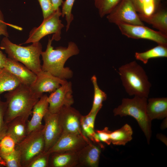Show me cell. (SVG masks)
I'll list each match as a JSON object with an SVG mask.
<instances>
[{
    "instance_id": "836d02e7",
    "label": "cell",
    "mask_w": 167,
    "mask_h": 167,
    "mask_svg": "<svg viewBox=\"0 0 167 167\" xmlns=\"http://www.w3.org/2000/svg\"><path fill=\"white\" fill-rule=\"evenodd\" d=\"M42 10L43 19L47 18L55 11L51 0H37Z\"/></svg>"
},
{
    "instance_id": "f546056e",
    "label": "cell",
    "mask_w": 167,
    "mask_h": 167,
    "mask_svg": "<svg viewBox=\"0 0 167 167\" xmlns=\"http://www.w3.org/2000/svg\"><path fill=\"white\" fill-rule=\"evenodd\" d=\"M50 154L44 151L33 158L26 167H48Z\"/></svg>"
},
{
    "instance_id": "ac0fdd59",
    "label": "cell",
    "mask_w": 167,
    "mask_h": 167,
    "mask_svg": "<svg viewBox=\"0 0 167 167\" xmlns=\"http://www.w3.org/2000/svg\"><path fill=\"white\" fill-rule=\"evenodd\" d=\"M140 20L151 25L159 31L167 35V11L160 7L149 14H138Z\"/></svg>"
},
{
    "instance_id": "d4e9b609",
    "label": "cell",
    "mask_w": 167,
    "mask_h": 167,
    "mask_svg": "<svg viewBox=\"0 0 167 167\" xmlns=\"http://www.w3.org/2000/svg\"><path fill=\"white\" fill-rule=\"evenodd\" d=\"M98 113L89 112L86 115H82L81 119V127L82 133L93 142L95 132L94 129V123Z\"/></svg>"
},
{
    "instance_id": "9a60e30c",
    "label": "cell",
    "mask_w": 167,
    "mask_h": 167,
    "mask_svg": "<svg viewBox=\"0 0 167 167\" xmlns=\"http://www.w3.org/2000/svg\"><path fill=\"white\" fill-rule=\"evenodd\" d=\"M102 146L90 141L78 152V167H98Z\"/></svg>"
},
{
    "instance_id": "52a82bcc",
    "label": "cell",
    "mask_w": 167,
    "mask_h": 167,
    "mask_svg": "<svg viewBox=\"0 0 167 167\" xmlns=\"http://www.w3.org/2000/svg\"><path fill=\"white\" fill-rule=\"evenodd\" d=\"M61 11L58 8L46 18L44 19L37 27L33 28L30 32L27 40L23 44L38 42L43 37L50 34H53V41H59L61 38V30L64 26L60 19Z\"/></svg>"
},
{
    "instance_id": "74e56055",
    "label": "cell",
    "mask_w": 167,
    "mask_h": 167,
    "mask_svg": "<svg viewBox=\"0 0 167 167\" xmlns=\"http://www.w3.org/2000/svg\"><path fill=\"white\" fill-rule=\"evenodd\" d=\"M51 1L55 11L60 8V6L62 5L63 2V0H51Z\"/></svg>"
},
{
    "instance_id": "4dcf8cb0",
    "label": "cell",
    "mask_w": 167,
    "mask_h": 167,
    "mask_svg": "<svg viewBox=\"0 0 167 167\" xmlns=\"http://www.w3.org/2000/svg\"><path fill=\"white\" fill-rule=\"evenodd\" d=\"M16 143L10 135H6L0 140V153L8 154L15 149Z\"/></svg>"
},
{
    "instance_id": "7c38bea8",
    "label": "cell",
    "mask_w": 167,
    "mask_h": 167,
    "mask_svg": "<svg viewBox=\"0 0 167 167\" xmlns=\"http://www.w3.org/2000/svg\"><path fill=\"white\" fill-rule=\"evenodd\" d=\"M36 75L35 80L29 88L33 93L40 97L44 93H51L67 82L66 80L62 79L42 71Z\"/></svg>"
},
{
    "instance_id": "ffe728a7",
    "label": "cell",
    "mask_w": 167,
    "mask_h": 167,
    "mask_svg": "<svg viewBox=\"0 0 167 167\" xmlns=\"http://www.w3.org/2000/svg\"><path fill=\"white\" fill-rule=\"evenodd\" d=\"M29 115L17 117L7 124L6 135L11 136L17 143L27 135V124Z\"/></svg>"
},
{
    "instance_id": "8992f818",
    "label": "cell",
    "mask_w": 167,
    "mask_h": 167,
    "mask_svg": "<svg viewBox=\"0 0 167 167\" xmlns=\"http://www.w3.org/2000/svg\"><path fill=\"white\" fill-rule=\"evenodd\" d=\"M45 146L43 125L16 144L15 148L19 153L22 167H26L33 158L44 151Z\"/></svg>"
},
{
    "instance_id": "8d00e7d4",
    "label": "cell",
    "mask_w": 167,
    "mask_h": 167,
    "mask_svg": "<svg viewBox=\"0 0 167 167\" xmlns=\"http://www.w3.org/2000/svg\"><path fill=\"white\" fill-rule=\"evenodd\" d=\"M7 58L6 55L0 50V71L4 68Z\"/></svg>"
},
{
    "instance_id": "f35d334b",
    "label": "cell",
    "mask_w": 167,
    "mask_h": 167,
    "mask_svg": "<svg viewBox=\"0 0 167 167\" xmlns=\"http://www.w3.org/2000/svg\"><path fill=\"white\" fill-rule=\"evenodd\" d=\"M154 7V11H155L157 10L160 7V3L161 0H152Z\"/></svg>"
},
{
    "instance_id": "2e32d148",
    "label": "cell",
    "mask_w": 167,
    "mask_h": 167,
    "mask_svg": "<svg viewBox=\"0 0 167 167\" xmlns=\"http://www.w3.org/2000/svg\"><path fill=\"white\" fill-rule=\"evenodd\" d=\"M4 68L12 74L21 84L30 87L37 75L22 63L7 58Z\"/></svg>"
},
{
    "instance_id": "83f0119b",
    "label": "cell",
    "mask_w": 167,
    "mask_h": 167,
    "mask_svg": "<svg viewBox=\"0 0 167 167\" xmlns=\"http://www.w3.org/2000/svg\"><path fill=\"white\" fill-rule=\"evenodd\" d=\"M0 156L4 161L5 166L7 167H22L19 151L16 149L8 154L0 153Z\"/></svg>"
},
{
    "instance_id": "1f68e13d",
    "label": "cell",
    "mask_w": 167,
    "mask_h": 167,
    "mask_svg": "<svg viewBox=\"0 0 167 167\" xmlns=\"http://www.w3.org/2000/svg\"><path fill=\"white\" fill-rule=\"evenodd\" d=\"M111 131L107 127L101 130L96 131L93 137L94 143H99L101 142L108 145L110 144L111 142L110 135Z\"/></svg>"
},
{
    "instance_id": "e575fe53",
    "label": "cell",
    "mask_w": 167,
    "mask_h": 167,
    "mask_svg": "<svg viewBox=\"0 0 167 167\" xmlns=\"http://www.w3.org/2000/svg\"><path fill=\"white\" fill-rule=\"evenodd\" d=\"M8 26L19 30L22 29V28L20 27L6 23L4 21L3 14L1 11L0 10V36L3 35L5 37H9V34L7 31Z\"/></svg>"
},
{
    "instance_id": "5b68a950",
    "label": "cell",
    "mask_w": 167,
    "mask_h": 167,
    "mask_svg": "<svg viewBox=\"0 0 167 167\" xmlns=\"http://www.w3.org/2000/svg\"><path fill=\"white\" fill-rule=\"evenodd\" d=\"M148 98L135 96L132 99L124 98L121 104L113 110L114 116H130L137 121L149 144L152 135L151 122L146 112Z\"/></svg>"
},
{
    "instance_id": "ba28073f",
    "label": "cell",
    "mask_w": 167,
    "mask_h": 167,
    "mask_svg": "<svg viewBox=\"0 0 167 167\" xmlns=\"http://www.w3.org/2000/svg\"><path fill=\"white\" fill-rule=\"evenodd\" d=\"M122 34L134 39H144L153 41L158 45L167 46V35L156 31L144 25L124 23L117 25Z\"/></svg>"
},
{
    "instance_id": "4fadbf2b",
    "label": "cell",
    "mask_w": 167,
    "mask_h": 167,
    "mask_svg": "<svg viewBox=\"0 0 167 167\" xmlns=\"http://www.w3.org/2000/svg\"><path fill=\"white\" fill-rule=\"evenodd\" d=\"M43 119L45 122L44 125V152H47L57 141L62 131L58 113H52L48 109Z\"/></svg>"
},
{
    "instance_id": "ab89813d",
    "label": "cell",
    "mask_w": 167,
    "mask_h": 167,
    "mask_svg": "<svg viewBox=\"0 0 167 167\" xmlns=\"http://www.w3.org/2000/svg\"><path fill=\"white\" fill-rule=\"evenodd\" d=\"M167 127V117L164 119L161 126V129L164 130Z\"/></svg>"
},
{
    "instance_id": "603a6c76",
    "label": "cell",
    "mask_w": 167,
    "mask_h": 167,
    "mask_svg": "<svg viewBox=\"0 0 167 167\" xmlns=\"http://www.w3.org/2000/svg\"><path fill=\"white\" fill-rule=\"evenodd\" d=\"M135 57L136 59L146 64L149 59L167 57V46L158 45L149 50L143 52H136Z\"/></svg>"
},
{
    "instance_id": "30bf717a",
    "label": "cell",
    "mask_w": 167,
    "mask_h": 167,
    "mask_svg": "<svg viewBox=\"0 0 167 167\" xmlns=\"http://www.w3.org/2000/svg\"><path fill=\"white\" fill-rule=\"evenodd\" d=\"M72 94L71 82L61 85L48 96L49 111L52 113H58L63 107L71 106L74 103Z\"/></svg>"
},
{
    "instance_id": "f1b7e54d",
    "label": "cell",
    "mask_w": 167,
    "mask_h": 167,
    "mask_svg": "<svg viewBox=\"0 0 167 167\" xmlns=\"http://www.w3.org/2000/svg\"><path fill=\"white\" fill-rule=\"evenodd\" d=\"M75 0H65L62 5L61 16H65L66 22V31L69 30L71 23L74 19V16L72 13V7Z\"/></svg>"
},
{
    "instance_id": "d6986e66",
    "label": "cell",
    "mask_w": 167,
    "mask_h": 167,
    "mask_svg": "<svg viewBox=\"0 0 167 167\" xmlns=\"http://www.w3.org/2000/svg\"><path fill=\"white\" fill-rule=\"evenodd\" d=\"M78 152L68 151L50 154L49 167H78Z\"/></svg>"
},
{
    "instance_id": "d590c367",
    "label": "cell",
    "mask_w": 167,
    "mask_h": 167,
    "mask_svg": "<svg viewBox=\"0 0 167 167\" xmlns=\"http://www.w3.org/2000/svg\"><path fill=\"white\" fill-rule=\"evenodd\" d=\"M136 11L139 14H145V3L146 0H131Z\"/></svg>"
},
{
    "instance_id": "e0dca14e",
    "label": "cell",
    "mask_w": 167,
    "mask_h": 167,
    "mask_svg": "<svg viewBox=\"0 0 167 167\" xmlns=\"http://www.w3.org/2000/svg\"><path fill=\"white\" fill-rule=\"evenodd\" d=\"M48 96L46 94H43L34 106L32 118L27 122V135L43 125L42 123V120L48 110Z\"/></svg>"
},
{
    "instance_id": "5bb4252c",
    "label": "cell",
    "mask_w": 167,
    "mask_h": 167,
    "mask_svg": "<svg viewBox=\"0 0 167 167\" xmlns=\"http://www.w3.org/2000/svg\"><path fill=\"white\" fill-rule=\"evenodd\" d=\"M58 115L62 133L84 135L81 127L82 115L79 111L71 106H65L61 109Z\"/></svg>"
},
{
    "instance_id": "7a4b0ae2",
    "label": "cell",
    "mask_w": 167,
    "mask_h": 167,
    "mask_svg": "<svg viewBox=\"0 0 167 167\" xmlns=\"http://www.w3.org/2000/svg\"><path fill=\"white\" fill-rule=\"evenodd\" d=\"M6 108L4 120L7 124L15 118L30 116L32 108L40 97L33 93L29 87L21 84L4 95Z\"/></svg>"
},
{
    "instance_id": "4316f807",
    "label": "cell",
    "mask_w": 167,
    "mask_h": 167,
    "mask_svg": "<svg viewBox=\"0 0 167 167\" xmlns=\"http://www.w3.org/2000/svg\"><path fill=\"white\" fill-rule=\"evenodd\" d=\"M99 14L102 18L109 14L121 0H93Z\"/></svg>"
},
{
    "instance_id": "60d3db41",
    "label": "cell",
    "mask_w": 167,
    "mask_h": 167,
    "mask_svg": "<svg viewBox=\"0 0 167 167\" xmlns=\"http://www.w3.org/2000/svg\"><path fill=\"white\" fill-rule=\"evenodd\" d=\"M157 137L158 138L160 139L162 141H163V142L165 143H167L166 142V141H165L163 139L164 137H165V136H164L163 135H161V134H158V136H157Z\"/></svg>"
},
{
    "instance_id": "7402d4cb",
    "label": "cell",
    "mask_w": 167,
    "mask_h": 167,
    "mask_svg": "<svg viewBox=\"0 0 167 167\" xmlns=\"http://www.w3.org/2000/svg\"><path fill=\"white\" fill-rule=\"evenodd\" d=\"M133 131L131 127L126 124L121 128L110 133V139L113 144L125 145L132 139Z\"/></svg>"
},
{
    "instance_id": "b9f144b4",
    "label": "cell",
    "mask_w": 167,
    "mask_h": 167,
    "mask_svg": "<svg viewBox=\"0 0 167 167\" xmlns=\"http://www.w3.org/2000/svg\"><path fill=\"white\" fill-rule=\"evenodd\" d=\"M5 166L4 161L0 156V167Z\"/></svg>"
},
{
    "instance_id": "277c9868",
    "label": "cell",
    "mask_w": 167,
    "mask_h": 167,
    "mask_svg": "<svg viewBox=\"0 0 167 167\" xmlns=\"http://www.w3.org/2000/svg\"><path fill=\"white\" fill-rule=\"evenodd\" d=\"M0 48L5 50L8 58L22 63L36 74L42 71L40 56L42 46L39 42L23 46L12 43L5 36L1 41Z\"/></svg>"
},
{
    "instance_id": "6da1fadb",
    "label": "cell",
    "mask_w": 167,
    "mask_h": 167,
    "mask_svg": "<svg viewBox=\"0 0 167 167\" xmlns=\"http://www.w3.org/2000/svg\"><path fill=\"white\" fill-rule=\"evenodd\" d=\"M52 41L49 38L46 49L41 53V70L62 79H70L73 76V71L69 67H65L64 65L70 58L79 54V49L72 41L69 42L67 47L60 46L54 49Z\"/></svg>"
},
{
    "instance_id": "484cf974",
    "label": "cell",
    "mask_w": 167,
    "mask_h": 167,
    "mask_svg": "<svg viewBox=\"0 0 167 167\" xmlns=\"http://www.w3.org/2000/svg\"><path fill=\"white\" fill-rule=\"evenodd\" d=\"M94 88V97L92 105L89 112L98 113L102 106L103 102L107 99L106 93L101 90L98 84L97 79L95 75L91 78Z\"/></svg>"
},
{
    "instance_id": "cb8c5ba5",
    "label": "cell",
    "mask_w": 167,
    "mask_h": 167,
    "mask_svg": "<svg viewBox=\"0 0 167 167\" xmlns=\"http://www.w3.org/2000/svg\"><path fill=\"white\" fill-rule=\"evenodd\" d=\"M21 84L15 76L5 68L0 71V95L15 89Z\"/></svg>"
},
{
    "instance_id": "9c48e42d",
    "label": "cell",
    "mask_w": 167,
    "mask_h": 167,
    "mask_svg": "<svg viewBox=\"0 0 167 167\" xmlns=\"http://www.w3.org/2000/svg\"><path fill=\"white\" fill-rule=\"evenodd\" d=\"M109 22L117 25L124 23L135 25H144L131 0H121L108 15Z\"/></svg>"
},
{
    "instance_id": "8fae6325",
    "label": "cell",
    "mask_w": 167,
    "mask_h": 167,
    "mask_svg": "<svg viewBox=\"0 0 167 167\" xmlns=\"http://www.w3.org/2000/svg\"><path fill=\"white\" fill-rule=\"evenodd\" d=\"M90 141L84 135L63 133L46 152L50 154L64 151L79 152Z\"/></svg>"
},
{
    "instance_id": "44dd1931",
    "label": "cell",
    "mask_w": 167,
    "mask_h": 167,
    "mask_svg": "<svg viewBox=\"0 0 167 167\" xmlns=\"http://www.w3.org/2000/svg\"><path fill=\"white\" fill-rule=\"evenodd\" d=\"M146 112L149 119H161L167 117V98L149 99L146 105Z\"/></svg>"
},
{
    "instance_id": "3957f363",
    "label": "cell",
    "mask_w": 167,
    "mask_h": 167,
    "mask_svg": "<svg viewBox=\"0 0 167 167\" xmlns=\"http://www.w3.org/2000/svg\"><path fill=\"white\" fill-rule=\"evenodd\" d=\"M118 72L129 95L148 98L151 84L145 70L136 61L122 65Z\"/></svg>"
},
{
    "instance_id": "d6a6232c",
    "label": "cell",
    "mask_w": 167,
    "mask_h": 167,
    "mask_svg": "<svg viewBox=\"0 0 167 167\" xmlns=\"http://www.w3.org/2000/svg\"><path fill=\"white\" fill-rule=\"evenodd\" d=\"M6 108V103L2 101L0 96V140L6 135L7 124L4 120V115Z\"/></svg>"
}]
</instances>
